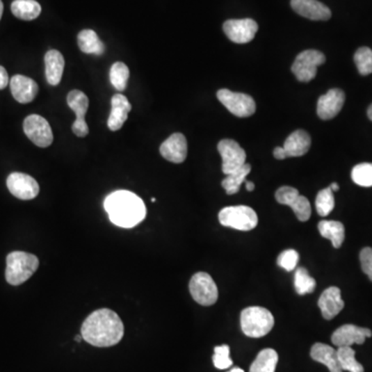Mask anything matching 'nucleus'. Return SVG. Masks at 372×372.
I'll list each match as a JSON object with an SVG mask.
<instances>
[{
    "label": "nucleus",
    "mask_w": 372,
    "mask_h": 372,
    "mask_svg": "<svg viewBox=\"0 0 372 372\" xmlns=\"http://www.w3.org/2000/svg\"><path fill=\"white\" fill-rule=\"evenodd\" d=\"M83 339L99 348H109L122 339L124 326L116 312L103 308L89 314L81 328Z\"/></svg>",
    "instance_id": "f257e3e1"
},
{
    "label": "nucleus",
    "mask_w": 372,
    "mask_h": 372,
    "mask_svg": "<svg viewBox=\"0 0 372 372\" xmlns=\"http://www.w3.org/2000/svg\"><path fill=\"white\" fill-rule=\"evenodd\" d=\"M105 209L110 220L121 227H135L146 216V207L141 197L127 191H118L108 195Z\"/></svg>",
    "instance_id": "f03ea898"
},
{
    "label": "nucleus",
    "mask_w": 372,
    "mask_h": 372,
    "mask_svg": "<svg viewBox=\"0 0 372 372\" xmlns=\"http://www.w3.org/2000/svg\"><path fill=\"white\" fill-rule=\"evenodd\" d=\"M40 261L35 254L13 252L6 257V282L12 286H20L37 271Z\"/></svg>",
    "instance_id": "7ed1b4c3"
},
{
    "label": "nucleus",
    "mask_w": 372,
    "mask_h": 372,
    "mask_svg": "<svg viewBox=\"0 0 372 372\" xmlns=\"http://www.w3.org/2000/svg\"><path fill=\"white\" fill-rule=\"evenodd\" d=\"M240 323L244 334L248 337L261 338L273 329L274 316L266 308L252 306L242 310Z\"/></svg>",
    "instance_id": "20e7f679"
},
{
    "label": "nucleus",
    "mask_w": 372,
    "mask_h": 372,
    "mask_svg": "<svg viewBox=\"0 0 372 372\" xmlns=\"http://www.w3.org/2000/svg\"><path fill=\"white\" fill-rule=\"evenodd\" d=\"M218 220L223 227L238 231H252L258 225L256 211L248 206H229L223 208L218 214Z\"/></svg>",
    "instance_id": "39448f33"
},
{
    "label": "nucleus",
    "mask_w": 372,
    "mask_h": 372,
    "mask_svg": "<svg viewBox=\"0 0 372 372\" xmlns=\"http://www.w3.org/2000/svg\"><path fill=\"white\" fill-rule=\"evenodd\" d=\"M189 292L197 303L211 306L218 299V286L213 278L205 272H197L189 282Z\"/></svg>",
    "instance_id": "423d86ee"
},
{
    "label": "nucleus",
    "mask_w": 372,
    "mask_h": 372,
    "mask_svg": "<svg viewBox=\"0 0 372 372\" xmlns=\"http://www.w3.org/2000/svg\"><path fill=\"white\" fill-rule=\"evenodd\" d=\"M326 57L318 50H306L300 53L292 65L293 74L300 82L314 80L318 67L325 63Z\"/></svg>",
    "instance_id": "0eeeda50"
},
{
    "label": "nucleus",
    "mask_w": 372,
    "mask_h": 372,
    "mask_svg": "<svg viewBox=\"0 0 372 372\" xmlns=\"http://www.w3.org/2000/svg\"><path fill=\"white\" fill-rule=\"evenodd\" d=\"M218 99L232 114L237 117H250L257 109L256 102L245 93L233 92L229 89H220Z\"/></svg>",
    "instance_id": "6e6552de"
},
{
    "label": "nucleus",
    "mask_w": 372,
    "mask_h": 372,
    "mask_svg": "<svg viewBox=\"0 0 372 372\" xmlns=\"http://www.w3.org/2000/svg\"><path fill=\"white\" fill-rule=\"evenodd\" d=\"M275 199L282 205L290 206L300 222H307L312 216V206L307 197L292 186H282L275 193Z\"/></svg>",
    "instance_id": "1a4fd4ad"
},
{
    "label": "nucleus",
    "mask_w": 372,
    "mask_h": 372,
    "mask_svg": "<svg viewBox=\"0 0 372 372\" xmlns=\"http://www.w3.org/2000/svg\"><path fill=\"white\" fill-rule=\"evenodd\" d=\"M25 135L40 148L49 147L53 143V133L50 124L40 115H29L23 123Z\"/></svg>",
    "instance_id": "9d476101"
},
{
    "label": "nucleus",
    "mask_w": 372,
    "mask_h": 372,
    "mask_svg": "<svg viewBox=\"0 0 372 372\" xmlns=\"http://www.w3.org/2000/svg\"><path fill=\"white\" fill-rule=\"evenodd\" d=\"M218 149L222 156V170L225 175L237 171L242 165H245V151L234 140H222L218 143Z\"/></svg>",
    "instance_id": "9b49d317"
},
{
    "label": "nucleus",
    "mask_w": 372,
    "mask_h": 372,
    "mask_svg": "<svg viewBox=\"0 0 372 372\" xmlns=\"http://www.w3.org/2000/svg\"><path fill=\"white\" fill-rule=\"evenodd\" d=\"M225 35L236 44L252 42L258 33V23L252 19H234L223 23Z\"/></svg>",
    "instance_id": "f8f14e48"
},
{
    "label": "nucleus",
    "mask_w": 372,
    "mask_h": 372,
    "mask_svg": "<svg viewBox=\"0 0 372 372\" xmlns=\"http://www.w3.org/2000/svg\"><path fill=\"white\" fill-rule=\"evenodd\" d=\"M67 105L76 114V120L72 127L74 135L80 138L86 137L89 133L88 125L85 121V115L89 107L88 97L82 91L74 89L67 95Z\"/></svg>",
    "instance_id": "ddd939ff"
},
{
    "label": "nucleus",
    "mask_w": 372,
    "mask_h": 372,
    "mask_svg": "<svg viewBox=\"0 0 372 372\" xmlns=\"http://www.w3.org/2000/svg\"><path fill=\"white\" fill-rule=\"evenodd\" d=\"M8 191L20 200H33L40 193V186L35 178L24 173H12L6 179Z\"/></svg>",
    "instance_id": "4468645a"
},
{
    "label": "nucleus",
    "mask_w": 372,
    "mask_h": 372,
    "mask_svg": "<svg viewBox=\"0 0 372 372\" xmlns=\"http://www.w3.org/2000/svg\"><path fill=\"white\" fill-rule=\"evenodd\" d=\"M371 329L361 328L355 325H343L332 334L331 340L337 348L352 346L353 344H363L366 338L371 337Z\"/></svg>",
    "instance_id": "2eb2a0df"
},
{
    "label": "nucleus",
    "mask_w": 372,
    "mask_h": 372,
    "mask_svg": "<svg viewBox=\"0 0 372 372\" xmlns=\"http://www.w3.org/2000/svg\"><path fill=\"white\" fill-rule=\"evenodd\" d=\"M346 101V95L341 89H330L318 99L316 113L323 120L334 118L341 111Z\"/></svg>",
    "instance_id": "dca6fc26"
},
{
    "label": "nucleus",
    "mask_w": 372,
    "mask_h": 372,
    "mask_svg": "<svg viewBox=\"0 0 372 372\" xmlns=\"http://www.w3.org/2000/svg\"><path fill=\"white\" fill-rule=\"evenodd\" d=\"M293 10L300 16L314 21H327L332 16L330 8L318 0H291Z\"/></svg>",
    "instance_id": "f3484780"
},
{
    "label": "nucleus",
    "mask_w": 372,
    "mask_h": 372,
    "mask_svg": "<svg viewBox=\"0 0 372 372\" xmlns=\"http://www.w3.org/2000/svg\"><path fill=\"white\" fill-rule=\"evenodd\" d=\"M161 156L174 163H181L187 156V141L180 133L170 136L159 148Z\"/></svg>",
    "instance_id": "a211bd4d"
},
{
    "label": "nucleus",
    "mask_w": 372,
    "mask_h": 372,
    "mask_svg": "<svg viewBox=\"0 0 372 372\" xmlns=\"http://www.w3.org/2000/svg\"><path fill=\"white\" fill-rule=\"evenodd\" d=\"M13 97L21 104L31 103L38 93L37 82L29 76L16 74L10 82Z\"/></svg>",
    "instance_id": "6ab92c4d"
},
{
    "label": "nucleus",
    "mask_w": 372,
    "mask_h": 372,
    "mask_svg": "<svg viewBox=\"0 0 372 372\" xmlns=\"http://www.w3.org/2000/svg\"><path fill=\"white\" fill-rule=\"evenodd\" d=\"M318 305L325 320L330 321L334 318L344 307L339 289L331 286L325 290L318 299Z\"/></svg>",
    "instance_id": "aec40b11"
},
{
    "label": "nucleus",
    "mask_w": 372,
    "mask_h": 372,
    "mask_svg": "<svg viewBox=\"0 0 372 372\" xmlns=\"http://www.w3.org/2000/svg\"><path fill=\"white\" fill-rule=\"evenodd\" d=\"M131 111V105L129 99L123 95H115L112 97V110L108 119V127L112 131H118L124 124Z\"/></svg>",
    "instance_id": "412c9836"
},
{
    "label": "nucleus",
    "mask_w": 372,
    "mask_h": 372,
    "mask_svg": "<svg viewBox=\"0 0 372 372\" xmlns=\"http://www.w3.org/2000/svg\"><path fill=\"white\" fill-rule=\"evenodd\" d=\"M310 356L316 362L328 367L330 372H343L338 361L337 350L328 344L321 342L314 344L310 350Z\"/></svg>",
    "instance_id": "4be33fe9"
},
{
    "label": "nucleus",
    "mask_w": 372,
    "mask_h": 372,
    "mask_svg": "<svg viewBox=\"0 0 372 372\" xmlns=\"http://www.w3.org/2000/svg\"><path fill=\"white\" fill-rule=\"evenodd\" d=\"M46 65V78L49 84L56 86L60 83L65 70V58L63 54L57 50H50L45 56Z\"/></svg>",
    "instance_id": "5701e85b"
},
{
    "label": "nucleus",
    "mask_w": 372,
    "mask_h": 372,
    "mask_svg": "<svg viewBox=\"0 0 372 372\" xmlns=\"http://www.w3.org/2000/svg\"><path fill=\"white\" fill-rule=\"evenodd\" d=\"M312 146L310 136L305 131L298 129L286 138L284 149L288 157H299L306 154Z\"/></svg>",
    "instance_id": "b1692460"
},
{
    "label": "nucleus",
    "mask_w": 372,
    "mask_h": 372,
    "mask_svg": "<svg viewBox=\"0 0 372 372\" xmlns=\"http://www.w3.org/2000/svg\"><path fill=\"white\" fill-rule=\"evenodd\" d=\"M318 232L322 237L330 240L334 248H339L346 237L344 225L340 222L335 220H322L318 223Z\"/></svg>",
    "instance_id": "393cba45"
},
{
    "label": "nucleus",
    "mask_w": 372,
    "mask_h": 372,
    "mask_svg": "<svg viewBox=\"0 0 372 372\" xmlns=\"http://www.w3.org/2000/svg\"><path fill=\"white\" fill-rule=\"evenodd\" d=\"M78 45L80 50L86 54L103 55L105 52V45L91 29H84L79 33Z\"/></svg>",
    "instance_id": "a878e982"
},
{
    "label": "nucleus",
    "mask_w": 372,
    "mask_h": 372,
    "mask_svg": "<svg viewBox=\"0 0 372 372\" xmlns=\"http://www.w3.org/2000/svg\"><path fill=\"white\" fill-rule=\"evenodd\" d=\"M13 14L24 21L37 19L42 12V6L35 0H15L10 6Z\"/></svg>",
    "instance_id": "bb28decb"
},
{
    "label": "nucleus",
    "mask_w": 372,
    "mask_h": 372,
    "mask_svg": "<svg viewBox=\"0 0 372 372\" xmlns=\"http://www.w3.org/2000/svg\"><path fill=\"white\" fill-rule=\"evenodd\" d=\"M278 363V355L272 348L261 350L256 360L250 366V372H275Z\"/></svg>",
    "instance_id": "cd10ccee"
},
{
    "label": "nucleus",
    "mask_w": 372,
    "mask_h": 372,
    "mask_svg": "<svg viewBox=\"0 0 372 372\" xmlns=\"http://www.w3.org/2000/svg\"><path fill=\"white\" fill-rule=\"evenodd\" d=\"M252 171V165L250 163H245L242 165L237 171L227 175V177L223 180L222 186L225 189L227 195H235L240 191L242 184L245 182L246 177Z\"/></svg>",
    "instance_id": "c85d7f7f"
},
{
    "label": "nucleus",
    "mask_w": 372,
    "mask_h": 372,
    "mask_svg": "<svg viewBox=\"0 0 372 372\" xmlns=\"http://www.w3.org/2000/svg\"><path fill=\"white\" fill-rule=\"evenodd\" d=\"M338 361L342 371L364 372V367L356 360V353L350 346H342L337 350Z\"/></svg>",
    "instance_id": "c756f323"
},
{
    "label": "nucleus",
    "mask_w": 372,
    "mask_h": 372,
    "mask_svg": "<svg viewBox=\"0 0 372 372\" xmlns=\"http://www.w3.org/2000/svg\"><path fill=\"white\" fill-rule=\"evenodd\" d=\"M316 286V282L314 278L308 273L305 268H298L295 273V289L298 294L303 295L310 294L314 292Z\"/></svg>",
    "instance_id": "7c9ffc66"
},
{
    "label": "nucleus",
    "mask_w": 372,
    "mask_h": 372,
    "mask_svg": "<svg viewBox=\"0 0 372 372\" xmlns=\"http://www.w3.org/2000/svg\"><path fill=\"white\" fill-rule=\"evenodd\" d=\"M335 206L334 195L331 187L322 189L316 195V208L320 216H327L333 211Z\"/></svg>",
    "instance_id": "2f4dec72"
},
{
    "label": "nucleus",
    "mask_w": 372,
    "mask_h": 372,
    "mask_svg": "<svg viewBox=\"0 0 372 372\" xmlns=\"http://www.w3.org/2000/svg\"><path fill=\"white\" fill-rule=\"evenodd\" d=\"M129 78V70L127 65L123 63H116L112 65L111 71H110V80L117 90H124Z\"/></svg>",
    "instance_id": "473e14b6"
},
{
    "label": "nucleus",
    "mask_w": 372,
    "mask_h": 372,
    "mask_svg": "<svg viewBox=\"0 0 372 372\" xmlns=\"http://www.w3.org/2000/svg\"><path fill=\"white\" fill-rule=\"evenodd\" d=\"M355 63L359 73L369 76L372 73V50L369 47H361L355 53Z\"/></svg>",
    "instance_id": "72a5a7b5"
},
{
    "label": "nucleus",
    "mask_w": 372,
    "mask_h": 372,
    "mask_svg": "<svg viewBox=\"0 0 372 372\" xmlns=\"http://www.w3.org/2000/svg\"><path fill=\"white\" fill-rule=\"evenodd\" d=\"M352 179L360 186H372V163H359L352 171Z\"/></svg>",
    "instance_id": "f704fd0d"
},
{
    "label": "nucleus",
    "mask_w": 372,
    "mask_h": 372,
    "mask_svg": "<svg viewBox=\"0 0 372 372\" xmlns=\"http://www.w3.org/2000/svg\"><path fill=\"white\" fill-rule=\"evenodd\" d=\"M213 364L218 369H227L233 365L229 358V346L227 344L214 348Z\"/></svg>",
    "instance_id": "c9c22d12"
},
{
    "label": "nucleus",
    "mask_w": 372,
    "mask_h": 372,
    "mask_svg": "<svg viewBox=\"0 0 372 372\" xmlns=\"http://www.w3.org/2000/svg\"><path fill=\"white\" fill-rule=\"evenodd\" d=\"M298 261H299V254L294 250H284L277 259L278 266L288 272L296 269Z\"/></svg>",
    "instance_id": "e433bc0d"
},
{
    "label": "nucleus",
    "mask_w": 372,
    "mask_h": 372,
    "mask_svg": "<svg viewBox=\"0 0 372 372\" xmlns=\"http://www.w3.org/2000/svg\"><path fill=\"white\" fill-rule=\"evenodd\" d=\"M361 267L372 282V248H365L360 252Z\"/></svg>",
    "instance_id": "4c0bfd02"
},
{
    "label": "nucleus",
    "mask_w": 372,
    "mask_h": 372,
    "mask_svg": "<svg viewBox=\"0 0 372 372\" xmlns=\"http://www.w3.org/2000/svg\"><path fill=\"white\" fill-rule=\"evenodd\" d=\"M8 84V74L6 70L0 65V90L6 88Z\"/></svg>",
    "instance_id": "58836bf2"
},
{
    "label": "nucleus",
    "mask_w": 372,
    "mask_h": 372,
    "mask_svg": "<svg viewBox=\"0 0 372 372\" xmlns=\"http://www.w3.org/2000/svg\"><path fill=\"white\" fill-rule=\"evenodd\" d=\"M273 154L276 159H284L288 157L284 147H276L274 149Z\"/></svg>",
    "instance_id": "ea45409f"
},
{
    "label": "nucleus",
    "mask_w": 372,
    "mask_h": 372,
    "mask_svg": "<svg viewBox=\"0 0 372 372\" xmlns=\"http://www.w3.org/2000/svg\"><path fill=\"white\" fill-rule=\"evenodd\" d=\"M245 186L246 189H248V191H254V187H256V186H254V182L248 181V180H245Z\"/></svg>",
    "instance_id": "a19ab883"
},
{
    "label": "nucleus",
    "mask_w": 372,
    "mask_h": 372,
    "mask_svg": "<svg viewBox=\"0 0 372 372\" xmlns=\"http://www.w3.org/2000/svg\"><path fill=\"white\" fill-rule=\"evenodd\" d=\"M330 187H331V189H332L333 191H339V186H338L337 184H335V182H333V184H331Z\"/></svg>",
    "instance_id": "79ce46f5"
},
{
    "label": "nucleus",
    "mask_w": 372,
    "mask_h": 372,
    "mask_svg": "<svg viewBox=\"0 0 372 372\" xmlns=\"http://www.w3.org/2000/svg\"><path fill=\"white\" fill-rule=\"evenodd\" d=\"M367 115H369V118L372 121V104L369 106V110H367Z\"/></svg>",
    "instance_id": "37998d69"
},
{
    "label": "nucleus",
    "mask_w": 372,
    "mask_h": 372,
    "mask_svg": "<svg viewBox=\"0 0 372 372\" xmlns=\"http://www.w3.org/2000/svg\"><path fill=\"white\" fill-rule=\"evenodd\" d=\"M2 13H3V3H2L1 0H0V19H1Z\"/></svg>",
    "instance_id": "c03bdc74"
},
{
    "label": "nucleus",
    "mask_w": 372,
    "mask_h": 372,
    "mask_svg": "<svg viewBox=\"0 0 372 372\" xmlns=\"http://www.w3.org/2000/svg\"><path fill=\"white\" fill-rule=\"evenodd\" d=\"M229 372H244L243 369H238V367H235V369H232V371H229Z\"/></svg>",
    "instance_id": "a18cd8bd"
},
{
    "label": "nucleus",
    "mask_w": 372,
    "mask_h": 372,
    "mask_svg": "<svg viewBox=\"0 0 372 372\" xmlns=\"http://www.w3.org/2000/svg\"><path fill=\"white\" fill-rule=\"evenodd\" d=\"M82 335H78V336H76V342H80L81 340H82Z\"/></svg>",
    "instance_id": "49530a36"
},
{
    "label": "nucleus",
    "mask_w": 372,
    "mask_h": 372,
    "mask_svg": "<svg viewBox=\"0 0 372 372\" xmlns=\"http://www.w3.org/2000/svg\"><path fill=\"white\" fill-rule=\"evenodd\" d=\"M151 202H152V203H154V202H155L154 197H152V199H151Z\"/></svg>",
    "instance_id": "de8ad7c7"
}]
</instances>
